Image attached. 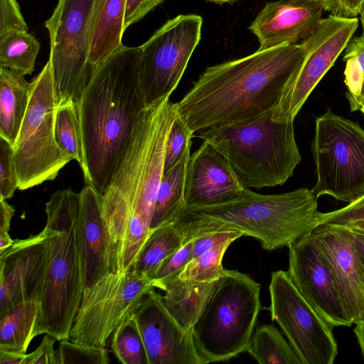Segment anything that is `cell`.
Returning a JSON list of instances; mask_svg holds the SVG:
<instances>
[{"label": "cell", "mask_w": 364, "mask_h": 364, "mask_svg": "<svg viewBox=\"0 0 364 364\" xmlns=\"http://www.w3.org/2000/svg\"><path fill=\"white\" fill-rule=\"evenodd\" d=\"M193 137V133L177 114L166 141L164 173L169 171L183 157L188 148L191 146Z\"/></svg>", "instance_id": "obj_34"}, {"label": "cell", "mask_w": 364, "mask_h": 364, "mask_svg": "<svg viewBox=\"0 0 364 364\" xmlns=\"http://www.w3.org/2000/svg\"><path fill=\"white\" fill-rule=\"evenodd\" d=\"M312 191L350 203L364 193V129L330 109L316 119Z\"/></svg>", "instance_id": "obj_9"}, {"label": "cell", "mask_w": 364, "mask_h": 364, "mask_svg": "<svg viewBox=\"0 0 364 364\" xmlns=\"http://www.w3.org/2000/svg\"><path fill=\"white\" fill-rule=\"evenodd\" d=\"M111 350L123 364H149L145 346L132 315L124 320L111 336Z\"/></svg>", "instance_id": "obj_31"}, {"label": "cell", "mask_w": 364, "mask_h": 364, "mask_svg": "<svg viewBox=\"0 0 364 364\" xmlns=\"http://www.w3.org/2000/svg\"><path fill=\"white\" fill-rule=\"evenodd\" d=\"M14 242L12 240L9 232H0V252H4Z\"/></svg>", "instance_id": "obj_49"}, {"label": "cell", "mask_w": 364, "mask_h": 364, "mask_svg": "<svg viewBox=\"0 0 364 364\" xmlns=\"http://www.w3.org/2000/svg\"><path fill=\"white\" fill-rule=\"evenodd\" d=\"M154 288L151 279L134 269L109 272L84 289L69 340L105 347L114 331Z\"/></svg>", "instance_id": "obj_11"}, {"label": "cell", "mask_w": 364, "mask_h": 364, "mask_svg": "<svg viewBox=\"0 0 364 364\" xmlns=\"http://www.w3.org/2000/svg\"><path fill=\"white\" fill-rule=\"evenodd\" d=\"M193 242L194 240L185 242L161 264L152 279L155 288L164 290L169 282L178 277L191 259Z\"/></svg>", "instance_id": "obj_35"}, {"label": "cell", "mask_w": 364, "mask_h": 364, "mask_svg": "<svg viewBox=\"0 0 364 364\" xmlns=\"http://www.w3.org/2000/svg\"><path fill=\"white\" fill-rule=\"evenodd\" d=\"M218 281L198 282L176 278L164 287L163 302L181 328L191 333L213 292Z\"/></svg>", "instance_id": "obj_23"}, {"label": "cell", "mask_w": 364, "mask_h": 364, "mask_svg": "<svg viewBox=\"0 0 364 364\" xmlns=\"http://www.w3.org/2000/svg\"><path fill=\"white\" fill-rule=\"evenodd\" d=\"M58 364H108L109 354L105 347L87 345L70 340L59 341L57 350Z\"/></svg>", "instance_id": "obj_33"}, {"label": "cell", "mask_w": 364, "mask_h": 364, "mask_svg": "<svg viewBox=\"0 0 364 364\" xmlns=\"http://www.w3.org/2000/svg\"><path fill=\"white\" fill-rule=\"evenodd\" d=\"M55 341H58L55 337L46 333L38 348L26 354L23 364H58Z\"/></svg>", "instance_id": "obj_39"}, {"label": "cell", "mask_w": 364, "mask_h": 364, "mask_svg": "<svg viewBox=\"0 0 364 364\" xmlns=\"http://www.w3.org/2000/svg\"><path fill=\"white\" fill-rule=\"evenodd\" d=\"M26 353L0 350V364H23Z\"/></svg>", "instance_id": "obj_45"}, {"label": "cell", "mask_w": 364, "mask_h": 364, "mask_svg": "<svg viewBox=\"0 0 364 364\" xmlns=\"http://www.w3.org/2000/svg\"><path fill=\"white\" fill-rule=\"evenodd\" d=\"M318 197L306 188L262 195L244 188L226 203L186 208L174 223L184 242L220 232L237 231L257 239L264 250L289 247L318 226Z\"/></svg>", "instance_id": "obj_4"}, {"label": "cell", "mask_w": 364, "mask_h": 364, "mask_svg": "<svg viewBox=\"0 0 364 364\" xmlns=\"http://www.w3.org/2000/svg\"><path fill=\"white\" fill-rule=\"evenodd\" d=\"M349 102L350 111L360 110L364 102V81L360 94L355 97L347 98Z\"/></svg>", "instance_id": "obj_46"}, {"label": "cell", "mask_w": 364, "mask_h": 364, "mask_svg": "<svg viewBox=\"0 0 364 364\" xmlns=\"http://www.w3.org/2000/svg\"><path fill=\"white\" fill-rule=\"evenodd\" d=\"M364 0H338L336 15L355 17L360 14Z\"/></svg>", "instance_id": "obj_43"}, {"label": "cell", "mask_w": 364, "mask_h": 364, "mask_svg": "<svg viewBox=\"0 0 364 364\" xmlns=\"http://www.w3.org/2000/svg\"><path fill=\"white\" fill-rule=\"evenodd\" d=\"M288 274L312 306L331 325L350 326L329 262L312 232L289 247Z\"/></svg>", "instance_id": "obj_15"}, {"label": "cell", "mask_w": 364, "mask_h": 364, "mask_svg": "<svg viewBox=\"0 0 364 364\" xmlns=\"http://www.w3.org/2000/svg\"><path fill=\"white\" fill-rule=\"evenodd\" d=\"M183 243V235L174 223L151 230L133 269L152 280L161 264Z\"/></svg>", "instance_id": "obj_27"}, {"label": "cell", "mask_w": 364, "mask_h": 364, "mask_svg": "<svg viewBox=\"0 0 364 364\" xmlns=\"http://www.w3.org/2000/svg\"><path fill=\"white\" fill-rule=\"evenodd\" d=\"M41 303L18 304L0 316V350L26 353L31 341L39 336Z\"/></svg>", "instance_id": "obj_26"}, {"label": "cell", "mask_w": 364, "mask_h": 364, "mask_svg": "<svg viewBox=\"0 0 364 364\" xmlns=\"http://www.w3.org/2000/svg\"><path fill=\"white\" fill-rule=\"evenodd\" d=\"M191 147L175 166L163 173L156 194L151 230L175 223L186 209L185 186Z\"/></svg>", "instance_id": "obj_25"}, {"label": "cell", "mask_w": 364, "mask_h": 364, "mask_svg": "<svg viewBox=\"0 0 364 364\" xmlns=\"http://www.w3.org/2000/svg\"><path fill=\"white\" fill-rule=\"evenodd\" d=\"M208 1H210L213 2L217 3V4H223V3H226V2L235 1L236 0H208Z\"/></svg>", "instance_id": "obj_53"}, {"label": "cell", "mask_w": 364, "mask_h": 364, "mask_svg": "<svg viewBox=\"0 0 364 364\" xmlns=\"http://www.w3.org/2000/svg\"><path fill=\"white\" fill-rule=\"evenodd\" d=\"M361 220H364V193L343 208L328 213L320 212L317 227H345Z\"/></svg>", "instance_id": "obj_37"}, {"label": "cell", "mask_w": 364, "mask_h": 364, "mask_svg": "<svg viewBox=\"0 0 364 364\" xmlns=\"http://www.w3.org/2000/svg\"><path fill=\"white\" fill-rule=\"evenodd\" d=\"M95 0H58L46 21L50 63L58 102H77L92 70L90 63V25Z\"/></svg>", "instance_id": "obj_10"}, {"label": "cell", "mask_w": 364, "mask_h": 364, "mask_svg": "<svg viewBox=\"0 0 364 364\" xmlns=\"http://www.w3.org/2000/svg\"><path fill=\"white\" fill-rule=\"evenodd\" d=\"M127 0H95L90 25V63L94 72L122 45Z\"/></svg>", "instance_id": "obj_22"}, {"label": "cell", "mask_w": 364, "mask_h": 364, "mask_svg": "<svg viewBox=\"0 0 364 364\" xmlns=\"http://www.w3.org/2000/svg\"><path fill=\"white\" fill-rule=\"evenodd\" d=\"M325 6L316 0H278L267 2L249 26L259 50L296 45L318 28Z\"/></svg>", "instance_id": "obj_19"}, {"label": "cell", "mask_w": 364, "mask_h": 364, "mask_svg": "<svg viewBox=\"0 0 364 364\" xmlns=\"http://www.w3.org/2000/svg\"><path fill=\"white\" fill-rule=\"evenodd\" d=\"M359 14L360 15V21H361L363 30V33L362 35L364 36V1L362 4Z\"/></svg>", "instance_id": "obj_52"}, {"label": "cell", "mask_w": 364, "mask_h": 364, "mask_svg": "<svg viewBox=\"0 0 364 364\" xmlns=\"http://www.w3.org/2000/svg\"><path fill=\"white\" fill-rule=\"evenodd\" d=\"M49 263L46 229L14 240L0 252V316L26 301L41 302Z\"/></svg>", "instance_id": "obj_16"}, {"label": "cell", "mask_w": 364, "mask_h": 364, "mask_svg": "<svg viewBox=\"0 0 364 364\" xmlns=\"http://www.w3.org/2000/svg\"><path fill=\"white\" fill-rule=\"evenodd\" d=\"M141 333L149 364H205L193 332L184 331L154 289L143 297L132 314Z\"/></svg>", "instance_id": "obj_17"}, {"label": "cell", "mask_w": 364, "mask_h": 364, "mask_svg": "<svg viewBox=\"0 0 364 364\" xmlns=\"http://www.w3.org/2000/svg\"><path fill=\"white\" fill-rule=\"evenodd\" d=\"M270 110L240 122L197 132L228 161L245 188L282 186L301 160L294 122H277Z\"/></svg>", "instance_id": "obj_6"}, {"label": "cell", "mask_w": 364, "mask_h": 364, "mask_svg": "<svg viewBox=\"0 0 364 364\" xmlns=\"http://www.w3.org/2000/svg\"><path fill=\"white\" fill-rule=\"evenodd\" d=\"M358 26L357 17L330 14L306 39L308 50L303 64L272 111L277 122H294L321 78L346 49Z\"/></svg>", "instance_id": "obj_14"}, {"label": "cell", "mask_w": 364, "mask_h": 364, "mask_svg": "<svg viewBox=\"0 0 364 364\" xmlns=\"http://www.w3.org/2000/svg\"><path fill=\"white\" fill-rule=\"evenodd\" d=\"M164 0H127L124 30L138 22Z\"/></svg>", "instance_id": "obj_41"}, {"label": "cell", "mask_w": 364, "mask_h": 364, "mask_svg": "<svg viewBox=\"0 0 364 364\" xmlns=\"http://www.w3.org/2000/svg\"><path fill=\"white\" fill-rule=\"evenodd\" d=\"M31 82L28 109L14 146L21 191L53 180L72 160L55 139V120L59 102L49 61Z\"/></svg>", "instance_id": "obj_8"}, {"label": "cell", "mask_w": 364, "mask_h": 364, "mask_svg": "<svg viewBox=\"0 0 364 364\" xmlns=\"http://www.w3.org/2000/svg\"><path fill=\"white\" fill-rule=\"evenodd\" d=\"M203 18L180 14L167 21L140 46V77L149 106L170 97L201 38Z\"/></svg>", "instance_id": "obj_13"}, {"label": "cell", "mask_w": 364, "mask_h": 364, "mask_svg": "<svg viewBox=\"0 0 364 364\" xmlns=\"http://www.w3.org/2000/svg\"><path fill=\"white\" fill-rule=\"evenodd\" d=\"M360 111L364 115V102L363 104L362 105L360 109Z\"/></svg>", "instance_id": "obj_54"}, {"label": "cell", "mask_w": 364, "mask_h": 364, "mask_svg": "<svg viewBox=\"0 0 364 364\" xmlns=\"http://www.w3.org/2000/svg\"><path fill=\"white\" fill-rule=\"evenodd\" d=\"M165 97L141 112L126 151L101 196L112 242L111 272L132 268L150 235L164 173L167 138L178 113Z\"/></svg>", "instance_id": "obj_1"}, {"label": "cell", "mask_w": 364, "mask_h": 364, "mask_svg": "<svg viewBox=\"0 0 364 364\" xmlns=\"http://www.w3.org/2000/svg\"><path fill=\"white\" fill-rule=\"evenodd\" d=\"M77 105L85 184L102 196L147 107L140 77V46L122 44L92 73Z\"/></svg>", "instance_id": "obj_3"}, {"label": "cell", "mask_w": 364, "mask_h": 364, "mask_svg": "<svg viewBox=\"0 0 364 364\" xmlns=\"http://www.w3.org/2000/svg\"><path fill=\"white\" fill-rule=\"evenodd\" d=\"M352 232L353 241L357 251L363 262L364 263V235L353 231Z\"/></svg>", "instance_id": "obj_48"}, {"label": "cell", "mask_w": 364, "mask_h": 364, "mask_svg": "<svg viewBox=\"0 0 364 364\" xmlns=\"http://www.w3.org/2000/svg\"><path fill=\"white\" fill-rule=\"evenodd\" d=\"M18 189L13 146L0 137V200L13 197Z\"/></svg>", "instance_id": "obj_36"}, {"label": "cell", "mask_w": 364, "mask_h": 364, "mask_svg": "<svg viewBox=\"0 0 364 364\" xmlns=\"http://www.w3.org/2000/svg\"><path fill=\"white\" fill-rule=\"evenodd\" d=\"M40 47L37 39L26 31L9 30L0 33V68L31 75Z\"/></svg>", "instance_id": "obj_29"}, {"label": "cell", "mask_w": 364, "mask_h": 364, "mask_svg": "<svg viewBox=\"0 0 364 364\" xmlns=\"http://www.w3.org/2000/svg\"><path fill=\"white\" fill-rule=\"evenodd\" d=\"M233 241L226 240L191 260L181 271L178 278L198 282L218 281L223 269V258Z\"/></svg>", "instance_id": "obj_32"}, {"label": "cell", "mask_w": 364, "mask_h": 364, "mask_svg": "<svg viewBox=\"0 0 364 364\" xmlns=\"http://www.w3.org/2000/svg\"><path fill=\"white\" fill-rule=\"evenodd\" d=\"M328 259L347 316L352 324L364 320V263L346 227L321 226L313 232Z\"/></svg>", "instance_id": "obj_18"}, {"label": "cell", "mask_w": 364, "mask_h": 364, "mask_svg": "<svg viewBox=\"0 0 364 364\" xmlns=\"http://www.w3.org/2000/svg\"><path fill=\"white\" fill-rule=\"evenodd\" d=\"M247 351L260 364H301L289 343L271 324L254 331Z\"/></svg>", "instance_id": "obj_28"}, {"label": "cell", "mask_w": 364, "mask_h": 364, "mask_svg": "<svg viewBox=\"0 0 364 364\" xmlns=\"http://www.w3.org/2000/svg\"><path fill=\"white\" fill-rule=\"evenodd\" d=\"M80 193L54 192L46 203L49 263L41 302L38 333L58 341L69 335L80 306L83 284L78 244Z\"/></svg>", "instance_id": "obj_5"}, {"label": "cell", "mask_w": 364, "mask_h": 364, "mask_svg": "<svg viewBox=\"0 0 364 364\" xmlns=\"http://www.w3.org/2000/svg\"><path fill=\"white\" fill-rule=\"evenodd\" d=\"M345 50L343 61L353 63L364 74V36L352 38Z\"/></svg>", "instance_id": "obj_42"}, {"label": "cell", "mask_w": 364, "mask_h": 364, "mask_svg": "<svg viewBox=\"0 0 364 364\" xmlns=\"http://www.w3.org/2000/svg\"><path fill=\"white\" fill-rule=\"evenodd\" d=\"M306 41L259 50L208 67L177 103L193 134L240 122L273 110L301 68Z\"/></svg>", "instance_id": "obj_2"}, {"label": "cell", "mask_w": 364, "mask_h": 364, "mask_svg": "<svg viewBox=\"0 0 364 364\" xmlns=\"http://www.w3.org/2000/svg\"><path fill=\"white\" fill-rule=\"evenodd\" d=\"M55 136L60 149L82 169L84 154L77 102L68 100L58 104Z\"/></svg>", "instance_id": "obj_30"}, {"label": "cell", "mask_w": 364, "mask_h": 364, "mask_svg": "<svg viewBox=\"0 0 364 364\" xmlns=\"http://www.w3.org/2000/svg\"><path fill=\"white\" fill-rule=\"evenodd\" d=\"M272 320L276 321L301 364H333L338 355L333 326L301 294L287 272L271 274Z\"/></svg>", "instance_id": "obj_12"}, {"label": "cell", "mask_w": 364, "mask_h": 364, "mask_svg": "<svg viewBox=\"0 0 364 364\" xmlns=\"http://www.w3.org/2000/svg\"><path fill=\"white\" fill-rule=\"evenodd\" d=\"M80 193L78 244L85 289L111 272L112 248L102 213L101 195L89 184Z\"/></svg>", "instance_id": "obj_21"}, {"label": "cell", "mask_w": 364, "mask_h": 364, "mask_svg": "<svg viewBox=\"0 0 364 364\" xmlns=\"http://www.w3.org/2000/svg\"><path fill=\"white\" fill-rule=\"evenodd\" d=\"M245 188L225 158L203 142L190 157L185 186L186 208L220 204L237 198Z\"/></svg>", "instance_id": "obj_20"}, {"label": "cell", "mask_w": 364, "mask_h": 364, "mask_svg": "<svg viewBox=\"0 0 364 364\" xmlns=\"http://www.w3.org/2000/svg\"><path fill=\"white\" fill-rule=\"evenodd\" d=\"M354 333L357 338L362 355L364 358V320L355 323Z\"/></svg>", "instance_id": "obj_47"}, {"label": "cell", "mask_w": 364, "mask_h": 364, "mask_svg": "<svg viewBox=\"0 0 364 364\" xmlns=\"http://www.w3.org/2000/svg\"><path fill=\"white\" fill-rule=\"evenodd\" d=\"M353 232L364 235V220L358 221L345 226Z\"/></svg>", "instance_id": "obj_51"}, {"label": "cell", "mask_w": 364, "mask_h": 364, "mask_svg": "<svg viewBox=\"0 0 364 364\" xmlns=\"http://www.w3.org/2000/svg\"><path fill=\"white\" fill-rule=\"evenodd\" d=\"M23 73L0 68V137L14 146L26 115L31 82Z\"/></svg>", "instance_id": "obj_24"}, {"label": "cell", "mask_w": 364, "mask_h": 364, "mask_svg": "<svg viewBox=\"0 0 364 364\" xmlns=\"http://www.w3.org/2000/svg\"><path fill=\"white\" fill-rule=\"evenodd\" d=\"M323 4L327 11L336 14L338 0H316Z\"/></svg>", "instance_id": "obj_50"}, {"label": "cell", "mask_w": 364, "mask_h": 364, "mask_svg": "<svg viewBox=\"0 0 364 364\" xmlns=\"http://www.w3.org/2000/svg\"><path fill=\"white\" fill-rule=\"evenodd\" d=\"M9 30L28 31L16 0H0V33Z\"/></svg>", "instance_id": "obj_38"}, {"label": "cell", "mask_w": 364, "mask_h": 364, "mask_svg": "<svg viewBox=\"0 0 364 364\" xmlns=\"http://www.w3.org/2000/svg\"><path fill=\"white\" fill-rule=\"evenodd\" d=\"M242 236L243 235L239 232L227 231L208 234L195 239L191 260L196 259L226 240H235Z\"/></svg>", "instance_id": "obj_40"}, {"label": "cell", "mask_w": 364, "mask_h": 364, "mask_svg": "<svg viewBox=\"0 0 364 364\" xmlns=\"http://www.w3.org/2000/svg\"><path fill=\"white\" fill-rule=\"evenodd\" d=\"M15 209L6 200H0V232H9Z\"/></svg>", "instance_id": "obj_44"}, {"label": "cell", "mask_w": 364, "mask_h": 364, "mask_svg": "<svg viewBox=\"0 0 364 364\" xmlns=\"http://www.w3.org/2000/svg\"><path fill=\"white\" fill-rule=\"evenodd\" d=\"M261 308L260 284L246 274L223 268L192 331L206 363L228 360L247 351Z\"/></svg>", "instance_id": "obj_7"}]
</instances>
